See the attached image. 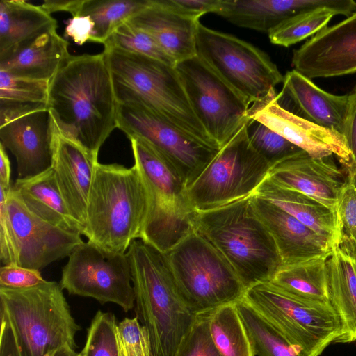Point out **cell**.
<instances>
[{
	"label": "cell",
	"instance_id": "6da1fadb",
	"mask_svg": "<svg viewBox=\"0 0 356 356\" xmlns=\"http://www.w3.org/2000/svg\"><path fill=\"white\" fill-rule=\"evenodd\" d=\"M47 106L65 136L98 156L117 128L118 102L104 53L71 55L49 82Z\"/></svg>",
	"mask_w": 356,
	"mask_h": 356
},
{
	"label": "cell",
	"instance_id": "7a4b0ae2",
	"mask_svg": "<svg viewBox=\"0 0 356 356\" xmlns=\"http://www.w3.org/2000/svg\"><path fill=\"white\" fill-rule=\"evenodd\" d=\"M118 104H140L210 147L220 149L195 115L175 67L115 47L104 48Z\"/></svg>",
	"mask_w": 356,
	"mask_h": 356
},
{
	"label": "cell",
	"instance_id": "3957f363",
	"mask_svg": "<svg viewBox=\"0 0 356 356\" xmlns=\"http://www.w3.org/2000/svg\"><path fill=\"white\" fill-rule=\"evenodd\" d=\"M136 316L149 334L152 356H175L195 314L181 299L165 254L140 241L126 252Z\"/></svg>",
	"mask_w": 356,
	"mask_h": 356
},
{
	"label": "cell",
	"instance_id": "277c9868",
	"mask_svg": "<svg viewBox=\"0 0 356 356\" xmlns=\"http://www.w3.org/2000/svg\"><path fill=\"white\" fill-rule=\"evenodd\" d=\"M149 208L148 193L136 165H96L83 235L106 251L125 254L140 238Z\"/></svg>",
	"mask_w": 356,
	"mask_h": 356
},
{
	"label": "cell",
	"instance_id": "5b68a950",
	"mask_svg": "<svg viewBox=\"0 0 356 356\" xmlns=\"http://www.w3.org/2000/svg\"><path fill=\"white\" fill-rule=\"evenodd\" d=\"M250 197L197 211L194 222L195 230L222 254L246 290L270 280L282 266L275 241Z\"/></svg>",
	"mask_w": 356,
	"mask_h": 356
},
{
	"label": "cell",
	"instance_id": "8992f818",
	"mask_svg": "<svg viewBox=\"0 0 356 356\" xmlns=\"http://www.w3.org/2000/svg\"><path fill=\"white\" fill-rule=\"evenodd\" d=\"M0 315L10 325L20 356H52L76 349V323L60 284L47 281L29 288L0 286Z\"/></svg>",
	"mask_w": 356,
	"mask_h": 356
},
{
	"label": "cell",
	"instance_id": "52a82bcc",
	"mask_svg": "<svg viewBox=\"0 0 356 356\" xmlns=\"http://www.w3.org/2000/svg\"><path fill=\"white\" fill-rule=\"evenodd\" d=\"M146 186L148 213L140 239L165 253L192 232L197 211L173 165L145 140L129 138Z\"/></svg>",
	"mask_w": 356,
	"mask_h": 356
},
{
	"label": "cell",
	"instance_id": "ba28073f",
	"mask_svg": "<svg viewBox=\"0 0 356 356\" xmlns=\"http://www.w3.org/2000/svg\"><path fill=\"white\" fill-rule=\"evenodd\" d=\"M165 254L178 292L194 314L244 297L246 289L229 263L195 229Z\"/></svg>",
	"mask_w": 356,
	"mask_h": 356
},
{
	"label": "cell",
	"instance_id": "9c48e42d",
	"mask_svg": "<svg viewBox=\"0 0 356 356\" xmlns=\"http://www.w3.org/2000/svg\"><path fill=\"white\" fill-rule=\"evenodd\" d=\"M244 298L307 356H320L340 335L330 302L293 296L269 281L248 288Z\"/></svg>",
	"mask_w": 356,
	"mask_h": 356
},
{
	"label": "cell",
	"instance_id": "30bf717a",
	"mask_svg": "<svg viewBox=\"0 0 356 356\" xmlns=\"http://www.w3.org/2000/svg\"><path fill=\"white\" fill-rule=\"evenodd\" d=\"M247 124L219 149L188 187L190 200L197 211L250 197L268 177L270 165L251 145Z\"/></svg>",
	"mask_w": 356,
	"mask_h": 356
},
{
	"label": "cell",
	"instance_id": "8fae6325",
	"mask_svg": "<svg viewBox=\"0 0 356 356\" xmlns=\"http://www.w3.org/2000/svg\"><path fill=\"white\" fill-rule=\"evenodd\" d=\"M196 54L250 105L275 91L284 81L266 53L201 23L196 34Z\"/></svg>",
	"mask_w": 356,
	"mask_h": 356
},
{
	"label": "cell",
	"instance_id": "7c38bea8",
	"mask_svg": "<svg viewBox=\"0 0 356 356\" xmlns=\"http://www.w3.org/2000/svg\"><path fill=\"white\" fill-rule=\"evenodd\" d=\"M175 68L195 115L220 149L248 124L250 104L197 56Z\"/></svg>",
	"mask_w": 356,
	"mask_h": 356
},
{
	"label": "cell",
	"instance_id": "4fadbf2b",
	"mask_svg": "<svg viewBox=\"0 0 356 356\" xmlns=\"http://www.w3.org/2000/svg\"><path fill=\"white\" fill-rule=\"evenodd\" d=\"M70 295L112 302L124 312L134 307L135 293L125 254L106 251L87 241L69 256L59 283Z\"/></svg>",
	"mask_w": 356,
	"mask_h": 356
},
{
	"label": "cell",
	"instance_id": "5bb4252c",
	"mask_svg": "<svg viewBox=\"0 0 356 356\" xmlns=\"http://www.w3.org/2000/svg\"><path fill=\"white\" fill-rule=\"evenodd\" d=\"M117 128L129 138L138 137L152 146L173 165L187 188L219 151L188 136L140 104H118Z\"/></svg>",
	"mask_w": 356,
	"mask_h": 356
},
{
	"label": "cell",
	"instance_id": "9a60e30c",
	"mask_svg": "<svg viewBox=\"0 0 356 356\" xmlns=\"http://www.w3.org/2000/svg\"><path fill=\"white\" fill-rule=\"evenodd\" d=\"M53 127L47 104L0 102V143L15 157L18 179L51 167Z\"/></svg>",
	"mask_w": 356,
	"mask_h": 356
},
{
	"label": "cell",
	"instance_id": "2e32d148",
	"mask_svg": "<svg viewBox=\"0 0 356 356\" xmlns=\"http://www.w3.org/2000/svg\"><path fill=\"white\" fill-rule=\"evenodd\" d=\"M6 207L16 238L17 265L20 266L40 270L55 261L69 257L84 243L81 234L53 226L32 213L12 187Z\"/></svg>",
	"mask_w": 356,
	"mask_h": 356
},
{
	"label": "cell",
	"instance_id": "e0dca14e",
	"mask_svg": "<svg viewBox=\"0 0 356 356\" xmlns=\"http://www.w3.org/2000/svg\"><path fill=\"white\" fill-rule=\"evenodd\" d=\"M248 116L264 124L312 156L323 158L334 155L346 170L351 165V154L341 135L282 107L277 102L275 90L252 104Z\"/></svg>",
	"mask_w": 356,
	"mask_h": 356
},
{
	"label": "cell",
	"instance_id": "ac0fdd59",
	"mask_svg": "<svg viewBox=\"0 0 356 356\" xmlns=\"http://www.w3.org/2000/svg\"><path fill=\"white\" fill-rule=\"evenodd\" d=\"M293 70L311 79L356 72V12L325 26L293 53Z\"/></svg>",
	"mask_w": 356,
	"mask_h": 356
},
{
	"label": "cell",
	"instance_id": "d6986e66",
	"mask_svg": "<svg viewBox=\"0 0 356 356\" xmlns=\"http://www.w3.org/2000/svg\"><path fill=\"white\" fill-rule=\"evenodd\" d=\"M53 121L51 168L71 215L84 229L97 156L65 136Z\"/></svg>",
	"mask_w": 356,
	"mask_h": 356
},
{
	"label": "cell",
	"instance_id": "ffe728a7",
	"mask_svg": "<svg viewBox=\"0 0 356 356\" xmlns=\"http://www.w3.org/2000/svg\"><path fill=\"white\" fill-rule=\"evenodd\" d=\"M332 156L316 158L301 150L272 165L268 177L276 184L336 211L345 178Z\"/></svg>",
	"mask_w": 356,
	"mask_h": 356
},
{
	"label": "cell",
	"instance_id": "44dd1931",
	"mask_svg": "<svg viewBox=\"0 0 356 356\" xmlns=\"http://www.w3.org/2000/svg\"><path fill=\"white\" fill-rule=\"evenodd\" d=\"M200 17L173 0H149L145 9L128 21L150 35L177 65L197 56L196 34Z\"/></svg>",
	"mask_w": 356,
	"mask_h": 356
},
{
	"label": "cell",
	"instance_id": "7402d4cb",
	"mask_svg": "<svg viewBox=\"0 0 356 356\" xmlns=\"http://www.w3.org/2000/svg\"><path fill=\"white\" fill-rule=\"evenodd\" d=\"M326 8L346 17L356 12L353 0H221L216 13L232 24L269 33L286 19Z\"/></svg>",
	"mask_w": 356,
	"mask_h": 356
},
{
	"label": "cell",
	"instance_id": "603a6c76",
	"mask_svg": "<svg viewBox=\"0 0 356 356\" xmlns=\"http://www.w3.org/2000/svg\"><path fill=\"white\" fill-rule=\"evenodd\" d=\"M253 208L276 244L282 265L328 257L332 243L268 200L250 197Z\"/></svg>",
	"mask_w": 356,
	"mask_h": 356
},
{
	"label": "cell",
	"instance_id": "cb8c5ba5",
	"mask_svg": "<svg viewBox=\"0 0 356 356\" xmlns=\"http://www.w3.org/2000/svg\"><path fill=\"white\" fill-rule=\"evenodd\" d=\"M282 83V90L277 97L288 100L292 106L289 111L343 136L348 108V94L329 93L294 70L286 73Z\"/></svg>",
	"mask_w": 356,
	"mask_h": 356
},
{
	"label": "cell",
	"instance_id": "d4e9b609",
	"mask_svg": "<svg viewBox=\"0 0 356 356\" xmlns=\"http://www.w3.org/2000/svg\"><path fill=\"white\" fill-rule=\"evenodd\" d=\"M57 27L56 19L40 6L23 0H1L0 60L11 56L40 35Z\"/></svg>",
	"mask_w": 356,
	"mask_h": 356
},
{
	"label": "cell",
	"instance_id": "484cf974",
	"mask_svg": "<svg viewBox=\"0 0 356 356\" xmlns=\"http://www.w3.org/2000/svg\"><path fill=\"white\" fill-rule=\"evenodd\" d=\"M286 211L315 232L338 247L339 228L337 211L300 192L282 187L268 177L254 193Z\"/></svg>",
	"mask_w": 356,
	"mask_h": 356
},
{
	"label": "cell",
	"instance_id": "4316f807",
	"mask_svg": "<svg viewBox=\"0 0 356 356\" xmlns=\"http://www.w3.org/2000/svg\"><path fill=\"white\" fill-rule=\"evenodd\" d=\"M12 188L27 208L45 222L65 231L83 235V227L71 215L51 167L33 177L17 178Z\"/></svg>",
	"mask_w": 356,
	"mask_h": 356
},
{
	"label": "cell",
	"instance_id": "83f0119b",
	"mask_svg": "<svg viewBox=\"0 0 356 356\" xmlns=\"http://www.w3.org/2000/svg\"><path fill=\"white\" fill-rule=\"evenodd\" d=\"M69 42L50 30L11 56L0 60V70L15 76L49 81L71 56Z\"/></svg>",
	"mask_w": 356,
	"mask_h": 356
},
{
	"label": "cell",
	"instance_id": "f1b7e54d",
	"mask_svg": "<svg viewBox=\"0 0 356 356\" xmlns=\"http://www.w3.org/2000/svg\"><path fill=\"white\" fill-rule=\"evenodd\" d=\"M326 264L330 302L341 323L334 343L356 341V258L335 247Z\"/></svg>",
	"mask_w": 356,
	"mask_h": 356
},
{
	"label": "cell",
	"instance_id": "f546056e",
	"mask_svg": "<svg viewBox=\"0 0 356 356\" xmlns=\"http://www.w3.org/2000/svg\"><path fill=\"white\" fill-rule=\"evenodd\" d=\"M327 259L318 257L282 265L268 281L293 296L330 302Z\"/></svg>",
	"mask_w": 356,
	"mask_h": 356
},
{
	"label": "cell",
	"instance_id": "4dcf8cb0",
	"mask_svg": "<svg viewBox=\"0 0 356 356\" xmlns=\"http://www.w3.org/2000/svg\"><path fill=\"white\" fill-rule=\"evenodd\" d=\"M236 308L257 356H307L269 321L252 307L244 297Z\"/></svg>",
	"mask_w": 356,
	"mask_h": 356
},
{
	"label": "cell",
	"instance_id": "1f68e13d",
	"mask_svg": "<svg viewBox=\"0 0 356 356\" xmlns=\"http://www.w3.org/2000/svg\"><path fill=\"white\" fill-rule=\"evenodd\" d=\"M209 330L222 356H255L236 303L211 311Z\"/></svg>",
	"mask_w": 356,
	"mask_h": 356
},
{
	"label": "cell",
	"instance_id": "d6a6232c",
	"mask_svg": "<svg viewBox=\"0 0 356 356\" xmlns=\"http://www.w3.org/2000/svg\"><path fill=\"white\" fill-rule=\"evenodd\" d=\"M149 0H83L79 15L94 24L91 42L104 44L122 24L145 9Z\"/></svg>",
	"mask_w": 356,
	"mask_h": 356
},
{
	"label": "cell",
	"instance_id": "836d02e7",
	"mask_svg": "<svg viewBox=\"0 0 356 356\" xmlns=\"http://www.w3.org/2000/svg\"><path fill=\"white\" fill-rule=\"evenodd\" d=\"M336 13L326 8H317L296 15L273 29L268 37L271 43L288 47L309 36L315 35Z\"/></svg>",
	"mask_w": 356,
	"mask_h": 356
},
{
	"label": "cell",
	"instance_id": "e575fe53",
	"mask_svg": "<svg viewBox=\"0 0 356 356\" xmlns=\"http://www.w3.org/2000/svg\"><path fill=\"white\" fill-rule=\"evenodd\" d=\"M115 316L98 310L87 329L81 356H124L119 338Z\"/></svg>",
	"mask_w": 356,
	"mask_h": 356
},
{
	"label": "cell",
	"instance_id": "d590c367",
	"mask_svg": "<svg viewBox=\"0 0 356 356\" xmlns=\"http://www.w3.org/2000/svg\"><path fill=\"white\" fill-rule=\"evenodd\" d=\"M338 218V248L356 258V172H347L336 209Z\"/></svg>",
	"mask_w": 356,
	"mask_h": 356
},
{
	"label": "cell",
	"instance_id": "8d00e7d4",
	"mask_svg": "<svg viewBox=\"0 0 356 356\" xmlns=\"http://www.w3.org/2000/svg\"><path fill=\"white\" fill-rule=\"evenodd\" d=\"M104 48L115 47L142 54L175 67L176 63L143 30L127 21L119 26L104 44Z\"/></svg>",
	"mask_w": 356,
	"mask_h": 356
},
{
	"label": "cell",
	"instance_id": "74e56055",
	"mask_svg": "<svg viewBox=\"0 0 356 356\" xmlns=\"http://www.w3.org/2000/svg\"><path fill=\"white\" fill-rule=\"evenodd\" d=\"M49 81L15 76L0 70V102L47 104Z\"/></svg>",
	"mask_w": 356,
	"mask_h": 356
},
{
	"label": "cell",
	"instance_id": "f35d334b",
	"mask_svg": "<svg viewBox=\"0 0 356 356\" xmlns=\"http://www.w3.org/2000/svg\"><path fill=\"white\" fill-rule=\"evenodd\" d=\"M247 134L252 147L267 161L270 167L302 150L264 124L253 119H250L247 124Z\"/></svg>",
	"mask_w": 356,
	"mask_h": 356
},
{
	"label": "cell",
	"instance_id": "ab89813d",
	"mask_svg": "<svg viewBox=\"0 0 356 356\" xmlns=\"http://www.w3.org/2000/svg\"><path fill=\"white\" fill-rule=\"evenodd\" d=\"M210 312L196 314L193 323L181 340L175 356H222L211 336Z\"/></svg>",
	"mask_w": 356,
	"mask_h": 356
},
{
	"label": "cell",
	"instance_id": "60d3db41",
	"mask_svg": "<svg viewBox=\"0 0 356 356\" xmlns=\"http://www.w3.org/2000/svg\"><path fill=\"white\" fill-rule=\"evenodd\" d=\"M118 330L124 356H152L149 332L136 316L124 318Z\"/></svg>",
	"mask_w": 356,
	"mask_h": 356
},
{
	"label": "cell",
	"instance_id": "b9f144b4",
	"mask_svg": "<svg viewBox=\"0 0 356 356\" xmlns=\"http://www.w3.org/2000/svg\"><path fill=\"white\" fill-rule=\"evenodd\" d=\"M12 187V186H11ZM10 188L0 185V259L3 266L17 264L18 248L6 207Z\"/></svg>",
	"mask_w": 356,
	"mask_h": 356
},
{
	"label": "cell",
	"instance_id": "7bdbcfd3",
	"mask_svg": "<svg viewBox=\"0 0 356 356\" xmlns=\"http://www.w3.org/2000/svg\"><path fill=\"white\" fill-rule=\"evenodd\" d=\"M44 281L38 270L17 264L3 266L0 268V286L24 289L37 286Z\"/></svg>",
	"mask_w": 356,
	"mask_h": 356
},
{
	"label": "cell",
	"instance_id": "ee69618b",
	"mask_svg": "<svg viewBox=\"0 0 356 356\" xmlns=\"http://www.w3.org/2000/svg\"><path fill=\"white\" fill-rule=\"evenodd\" d=\"M348 95V108L343 138L351 154V165L346 171L356 166V85Z\"/></svg>",
	"mask_w": 356,
	"mask_h": 356
},
{
	"label": "cell",
	"instance_id": "f6af8a7d",
	"mask_svg": "<svg viewBox=\"0 0 356 356\" xmlns=\"http://www.w3.org/2000/svg\"><path fill=\"white\" fill-rule=\"evenodd\" d=\"M94 24L88 16L72 17L67 21L65 29V35L70 38L79 45L91 42Z\"/></svg>",
	"mask_w": 356,
	"mask_h": 356
},
{
	"label": "cell",
	"instance_id": "bcb514c9",
	"mask_svg": "<svg viewBox=\"0 0 356 356\" xmlns=\"http://www.w3.org/2000/svg\"><path fill=\"white\" fill-rule=\"evenodd\" d=\"M1 317L0 356H20L13 331L5 316Z\"/></svg>",
	"mask_w": 356,
	"mask_h": 356
},
{
	"label": "cell",
	"instance_id": "7dc6e473",
	"mask_svg": "<svg viewBox=\"0 0 356 356\" xmlns=\"http://www.w3.org/2000/svg\"><path fill=\"white\" fill-rule=\"evenodd\" d=\"M187 12L202 17L206 13H215L220 8L221 0H173Z\"/></svg>",
	"mask_w": 356,
	"mask_h": 356
},
{
	"label": "cell",
	"instance_id": "c3c4849f",
	"mask_svg": "<svg viewBox=\"0 0 356 356\" xmlns=\"http://www.w3.org/2000/svg\"><path fill=\"white\" fill-rule=\"evenodd\" d=\"M83 0L64 1V0H47L44 1L40 7L48 14L55 12H67L72 17L78 16Z\"/></svg>",
	"mask_w": 356,
	"mask_h": 356
},
{
	"label": "cell",
	"instance_id": "681fc988",
	"mask_svg": "<svg viewBox=\"0 0 356 356\" xmlns=\"http://www.w3.org/2000/svg\"><path fill=\"white\" fill-rule=\"evenodd\" d=\"M10 162L5 147L0 143V185L10 188Z\"/></svg>",
	"mask_w": 356,
	"mask_h": 356
},
{
	"label": "cell",
	"instance_id": "f907efd6",
	"mask_svg": "<svg viewBox=\"0 0 356 356\" xmlns=\"http://www.w3.org/2000/svg\"><path fill=\"white\" fill-rule=\"evenodd\" d=\"M52 356H81V353L69 346H65L59 348Z\"/></svg>",
	"mask_w": 356,
	"mask_h": 356
},
{
	"label": "cell",
	"instance_id": "816d5d0a",
	"mask_svg": "<svg viewBox=\"0 0 356 356\" xmlns=\"http://www.w3.org/2000/svg\"><path fill=\"white\" fill-rule=\"evenodd\" d=\"M346 172H356V166L353 169L348 170Z\"/></svg>",
	"mask_w": 356,
	"mask_h": 356
}]
</instances>
